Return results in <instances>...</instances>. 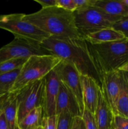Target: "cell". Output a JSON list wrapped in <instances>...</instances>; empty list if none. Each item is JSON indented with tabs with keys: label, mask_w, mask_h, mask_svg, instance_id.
Returning a JSON list of instances; mask_svg holds the SVG:
<instances>
[{
	"label": "cell",
	"mask_w": 128,
	"mask_h": 129,
	"mask_svg": "<svg viewBox=\"0 0 128 129\" xmlns=\"http://www.w3.org/2000/svg\"><path fill=\"white\" fill-rule=\"evenodd\" d=\"M56 0H35L36 3L41 6V8L56 6Z\"/></svg>",
	"instance_id": "cell-29"
},
{
	"label": "cell",
	"mask_w": 128,
	"mask_h": 129,
	"mask_svg": "<svg viewBox=\"0 0 128 129\" xmlns=\"http://www.w3.org/2000/svg\"><path fill=\"white\" fill-rule=\"evenodd\" d=\"M119 70L123 72H128V62L126 63L125 64H124V65L122 66V67H120L119 69Z\"/></svg>",
	"instance_id": "cell-31"
},
{
	"label": "cell",
	"mask_w": 128,
	"mask_h": 129,
	"mask_svg": "<svg viewBox=\"0 0 128 129\" xmlns=\"http://www.w3.org/2000/svg\"><path fill=\"white\" fill-rule=\"evenodd\" d=\"M56 6L73 13L77 10L74 0H56Z\"/></svg>",
	"instance_id": "cell-25"
},
{
	"label": "cell",
	"mask_w": 128,
	"mask_h": 129,
	"mask_svg": "<svg viewBox=\"0 0 128 129\" xmlns=\"http://www.w3.org/2000/svg\"><path fill=\"white\" fill-rule=\"evenodd\" d=\"M58 123L56 129H70L74 117L68 112H61L58 115Z\"/></svg>",
	"instance_id": "cell-21"
},
{
	"label": "cell",
	"mask_w": 128,
	"mask_h": 129,
	"mask_svg": "<svg viewBox=\"0 0 128 129\" xmlns=\"http://www.w3.org/2000/svg\"><path fill=\"white\" fill-rule=\"evenodd\" d=\"M0 97H2V96H0Z\"/></svg>",
	"instance_id": "cell-37"
},
{
	"label": "cell",
	"mask_w": 128,
	"mask_h": 129,
	"mask_svg": "<svg viewBox=\"0 0 128 129\" xmlns=\"http://www.w3.org/2000/svg\"><path fill=\"white\" fill-rule=\"evenodd\" d=\"M127 18H128V14H127Z\"/></svg>",
	"instance_id": "cell-36"
},
{
	"label": "cell",
	"mask_w": 128,
	"mask_h": 129,
	"mask_svg": "<svg viewBox=\"0 0 128 129\" xmlns=\"http://www.w3.org/2000/svg\"><path fill=\"white\" fill-rule=\"evenodd\" d=\"M45 80L43 116L50 117L56 115V100L61 82L54 69L45 76Z\"/></svg>",
	"instance_id": "cell-10"
},
{
	"label": "cell",
	"mask_w": 128,
	"mask_h": 129,
	"mask_svg": "<svg viewBox=\"0 0 128 129\" xmlns=\"http://www.w3.org/2000/svg\"><path fill=\"white\" fill-rule=\"evenodd\" d=\"M23 19L50 37L68 39L82 38L77 29L74 13L57 6L41 8L33 13L25 14Z\"/></svg>",
	"instance_id": "cell-2"
},
{
	"label": "cell",
	"mask_w": 128,
	"mask_h": 129,
	"mask_svg": "<svg viewBox=\"0 0 128 129\" xmlns=\"http://www.w3.org/2000/svg\"><path fill=\"white\" fill-rule=\"evenodd\" d=\"M58 115L43 117L42 122L43 129H56L57 128Z\"/></svg>",
	"instance_id": "cell-24"
},
{
	"label": "cell",
	"mask_w": 128,
	"mask_h": 129,
	"mask_svg": "<svg viewBox=\"0 0 128 129\" xmlns=\"http://www.w3.org/2000/svg\"><path fill=\"white\" fill-rule=\"evenodd\" d=\"M90 44H100L125 40L124 35L112 27L106 28L90 33L84 38Z\"/></svg>",
	"instance_id": "cell-15"
},
{
	"label": "cell",
	"mask_w": 128,
	"mask_h": 129,
	"mask_svg": "<svg viewBox=\"0 0 128 129\" xmlns=\"http://www.w3.org/2000/svg\"><path fill=\"white\" fill-rule=\"evenodd\" d=\"M61 61V59L52 54L30 56L21 68L9 94H16L27 86L45 78Z\"/></svg>",
	"instance_id": "cell-3"
},
{
	"label": "cell",
	"mask_w": 128,
	"mask_h": 129,
	"mask_svg": "<svg viewBox=\"0 0 128 129\" xmlns=\"http://www.w3.org/2000/svg\"><path fill=\"white\" fill-rule=\"evenodd\" d=\"M122 2L124 3L126 6H128V0H122Z\"/></svg>",
	"instance_id": "cell-33"
},
{
	"label": "cell",
	"mask_w": 128,
	"mask_h": 129,
	"mask_svg": "<svg viewBox=\"0 0 128 129\" xmlns=\"http://www.w3.org/2000/svg\"><path fill=\"white\" fill-rule=\"evenodd\" d=\"M120 74L121 71L119 70L102 74L101 88L114 115H117L116 103L120 92Z\"/></svg>",
	"instance_id": "cell-11"
},
{
	"label": "cell",
	"mask_w": 128,
	"mask_h": 129,
	"mask_svg": "<svg viewBox=\"0 0 128 129\" xmlns=\"http://www.w3.org/2000/svg\"><path fill=\"white\" fill-rule=\"evenodd\" d=\"M116 115L128 118V83L122 71L120 74V88L116 103Z\"/></svg>",
	"instance_id": "cell-18"
},
{
	"label": "cell",
	"mask_w": 128,
	"mask_h": 129,
	"mask_svg": "<svg viewBox=\"0 0 128 129\" xmlns=\"http://www.w3.org/2000/svg\"><path fill=\"white\" fill-rule=\"evenodd\" d=\"M0 129H9L5 114L2 111H0Z\"/></svg>",
	"instance_id": "cell-30"
},
{
	"label": "cell",
	"mask_w": 128,
	"mask_h": 129,
	"mask_svg": "<svg viewBox=\"0 0 128 129\" xmlns=\"http://www.w3.org/2000/svg\"><path fill=\"white\" fill-rule=\"evenodd\" d=\"M88 44L89 49L102 76L104 73L119 70L128 62V40Z\"/></svg>",
	"instance_id": "cell-4"
},
{
	"label": "cell",
	"mask_w": 128,
	"mask_h": 129,
	"mask_svg": "<svg viewBox=\"0 0 128 129\" xmlns=\"http://www.w3.org/2000/svg\"><path fill=\"white\" fill-rule=\"evenodd\" d=\"M48 54H51L41 47L40 44L15 38L11 42L0 48V63L16 58Z\"/></svg>",
	"instance_id": "cell-8"
},
{
	"label": "cell",
	"mask_w": 128,
	"mask_h": 129,
	"mask_svg": "<svg viewBox=\"0 0 128 129\" xmlns=\"http://www.w3.org/2000/svg\"><path fill=\"white\" fill-rule=\"evenodd\" d=\"M70 129H86L85 123L82 117H74Z\"/></svg>",
	"instance_id": "cell-27"
},
{
	"label": "cell",
	"mask_w": 128,
	"mask_h": 129,
	"mask_svg": "<svg viewBox=\"0 0 128 129\" xmlns=\"http://www.w3.org/2000/svg\"><path fill=\"white\" fill-rule=\"evenodd\" d=\"M28 57L16 58L0 63V74L21 69Z\"/></svg>",
	"instance_id": "cell-20"
},
{
	"label": "cell",
	"mask_w": 128,
	"mask_h": 129,
	"mask_svg": "<svg viewBox=\"0 0 128 129\" xmlns=\"http://www.w3.org/2000/svg\"><path fill=\"white\" fill-rule=\"evenodd\" d=\"M123 73H124V76H125V78H126V79H127V83H128V72H123Z\"/></svg>",
	"instance_id": "cell-32"
},
{
	"label": "cell",
	"mask_w": 128,
	"mask_h": 129,
	"mask_svg": "<svg viewBox=\"0 0 128 129\" xmlns=\"http://www.w3.org/2000/svg\"><path fill=\"white\" fill-rule=\"evenodd\" d=\"M94 117L97 129H114V114L101 86L99 88L97 104Z\"/></svg>",
	"instance_id": "cell-13"
},
{
	"label": "cell",
	"mask_w": 128,
	"mask_h": 129,
	"mask_svg": "<svg viewBox=\"0 0 128 129\" xmlns=\"http://www.w3.org/2000/svg\"><path fill=\"white\" fill-rule=\"evenodd\" d=\"M45 78L37 81L16 94L18 98V123L34 108L43 107Z\"/></svg>",
	"instance_id": "cell-7"
},
{
	"label": "cell",
	"mask_w": 128,
	"mask_h": 129,
	"mask_svg": "<svg viewBox=\"0 0 128 129\" xmlns=\"http://www.w3.org/2000/svg\"><path fill=\"white\" fill-rule=\"evenodd\" d=\"M74 14L77 29L84 39L90 33L112 27L115 22L122 19L107 15L94 6L77 9Z\"/></svg>",
	"instance_id": "cell-5"
},
{
	"label": "cell",
	"mask_w": 128,
	"mask_h": 129,
	"mask_svg": "<svg viewBox=\"0 0 128 129\" xmlns=\"http://www.w3.org/2000/svg\"><path fill=\"white\" fill-rule=\"evenodd\" d=\"M21 69L0 74V96H3L9 94V92L13 86Z\"/></svg>",
	"instance_id": "cell-19"
},
{
	"label": "cell",
	"mask_w": 128,
	"mask_h": 129,
	"mask_svg": "<svg viewBox=\"0 0 128 129\" xmlns=\"http://www.w3.org/2000/svg\"><path fill=\"white\" fill-rule=\"evenodd\" d=\"M37 129H43V127H40L39 128H38Z\"/></svg>",
	"instance_id": "cell-34"
},
{
	"label": "cell",
	"mask_w": 128,
	"mask_h": 129,
	"mask_svg": "<svg viewBox=\"0 0 128 129\" xmlns=\"http://www.w3.org/2000/svg\"><path fill=\"white\" fill-rule=\"evenodd\" d=\"M61 112H68L73 117H82L83 113L74 94L61 82L56 100V115Z\"/></svg>",
	"instance_id": "cell-12"
},
{
	"label": "cell",
	"mask_w": 128,
	"mask_h": 129,
	"mask_svg": "<svg viewBox=\"0 0 128 129\" xmlns=\"http://www.w3.org/2000/svg\"><path fill=\"white\" fill-rule=\"evenodd\" d=\"M114 129H128V118L120 115H114Z\"/></svg>",
	"instance_id": "cell-26"
},
{
	"label": "cell",
	"mask_w": 128,
	"mask_h": 129,
	"mask_svg": "<svg viewBox=\"0 0 128 129\" xmlns=\"http://www.w3.org/2000/svg\"><path fill=\"white\" fill-rule=\"evenodd\" d=\"M1 16H2V15H1ZM1 16H0V20H1Z\"/></svg>",
	"instance_id": "cell-35"
},
{
	"label": "cell",
	"mask_w": 128,
	"mask_h": 129,
	"mask_svg": "<svg viewBox=\"0 0 128 129\" xmlns=\"http://www.w3.org/2000/svg\"><path fill=\"white\" fill-rule=\"evenodd\" d=\"M60 81L65 84L77 100L82 112L84 107L82 98L80 74L75 66L65 60L61 61L54 69Z\"/></svg>",
	"instance_id": "cell-9"
},
{
	"label": "cell",
	"mask_w": 128,
	"mask_h": 129,
	"mask_svg": "<svg viewBox=\"0 0 128 129\" xmlns=\"http://www.w3.org/2000/svg\"><path fill=\"white\" fill-rule=\"evenodd\" d=\"M43 117V107H36L28 113L24 118L18 122V128L37 129L42 126Z\"/></svg>",
	"instance_id": "cell-17"
},
{
	"label": "cell",
	"mask_w": 128,
	"mask_h": 129,
	"mask_svg": "<svg viewBox=\"0 0 128 129\" xmlns=\"http://www.w3.org/2000/svg\"><path fill=\"white\" fill-rule=\"evenodd\" d=\"M82 119L85 123L86 129H97L94 115L87 110H84L82 113Z\"/></svg>",
	"instance_id": "cell-23"
},
{
	"label": "cell",
	"mask_w": 128,
	"mask_h": 129,
	"mask_svg": "<svg viewBox=\"0 0 128 129\" xmlns=\"http://www.w3.org/2000/svg\"><path fill=\"white\" fill-rule=\"evenodd\" d=\"M82 98L84 110L94 115L98 101V92L100 86L97 82L90 76L80 75Z\"/></svg>",
	"instance_id": "cell-14"
},
{
	"label": "cell",
	"mask_w": 128,
	"mask_h": 129,
	"mask_svg": "<svg viewBox=\"0 0 128 129\" xmlns=\"http://www.w3.org/2000/svg\"><path fill=\"white\" fill-rule=\"evenodd\" d=\"M24 15L15 13L2 15L0 20V28L11 32L15 38L39 44L50 37L45 31L24 20Z\"/></svg>",
	"instance_id": "cell-6"
},
{
	"label": "cell",
	"mask_w": 128,
	"mask_h": 129,
	"mask_svg": "<svg viewBox=\"0 0 128 129\" xmlns=\"http://www.w3.org/2000/svg\"><path fill=\"white\" fill-rule=\"evenodd\" d=\"M112 27L121 33L125 39L128 40V18H124L115 22Z\"/></svg>",
	"instance_id": "cell-22"
},
{
	"label": "cell",
	"mask_w": 128,
	"mask_h": 129,
	"mask_svg": "<svg viewBox=\"0 0 128 129\" xmlns=\"http://www.w3.org/2000/svg\"><path fill=\"white\" fill-rule=\"evenodd\" d=\"M77 9L93 6L95 0H74Z\"/></svg>",
	"instance_id": "cell-28"
},
{
	"label": "cell",
	"mask_w": 128,
	"mask_h": 129,
	"mask_svg": "<svg viewBox=\"0 0 128 129\" xmlns=\"http://www.w3.org/2000/svg\"><path fill=\"white\" fill-rule=\"evenodd\" d=\"M93 6L98 8L107 15L115 17L127 18L128 6L122 0L120 1H104L95 0Z\"/></svg>",
	"instance_id": "cell-16"
},
{
	"label": "cell",
	"mask_w": 128,
	"mask_h": 129,
	"mask_svg": "<svg viewBox=\"0 0 128 129\" xmlns=\"http://www.w3.org/2000/svg\"><path fill=\"white\" fill-rule=\"evenodd\" d=\"M40 45L52 55L72 63L80 75L91 77L100 86H102V76L90 53L87 42L84 39L51 36L41 42Z\"/></svg>",
	"instance_id": "cell-1"
}]
</instances>
